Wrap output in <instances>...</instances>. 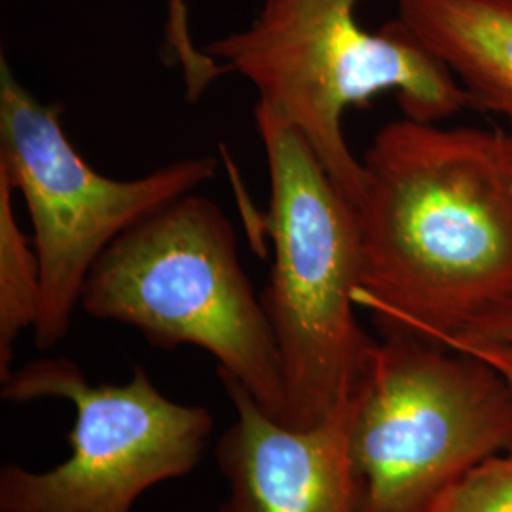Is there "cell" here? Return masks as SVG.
Instances as JSON below:
<instances>
[{
    "label": "cell",
    "instance_id": "8fae6325",
    "mask_svg": "<svg viewBox=\"0 0 512 512\" xmlns=\"http://www.w3.org/2000/svg\"><path fill=\"white\" fill-rule=\"evenodd\" d=\"M433 512H512V446L476 463Z\"/></svg>",
    "mask_w": 512,
    "mask_h": 512
},
{
    "label": "cell",
    "instance_id": "5bb4252c",
    "mask_svg": "<svg viewBox=\"0 0 512 512\" xmlns=\"http://www.w3.org/2000/svg\"><path fill=\"white\" fill-rule=\"evenodd\" d=\"M511 128H512V122H511Z\"/></svg>",
    "mask_w": 512,
    "mask_h": 512
},
{
    "label": "cell",
    "instance_id": "4fadbf2b",
    "mask_svg": "<svg viewBox=\"0 0 512 512\" xmlns=\"http://www.w3.org/2000/svg\"><path fill=\"white\" fill-rule=\"evenodd\" d=\"M459 351H467L478 359L494 366L495 370L509 382L512 387V342H478L459 346Z\"/></svg>",
    "mask_w": 512,
    "mask_h": 512
},
{
    "label": "cell",
    "instance_id": "9c48e42d",
    "mask_svg": "<svg viewBox=\"0 0 512 512\" xmlns=\"http://www.w3.org/2000/svg\"><path fill=\"white\" fill-rule=\"evenodd\" d=\"M397 19L456 76L469 107L512 122V0H395Z\"/></svg>",
    "mask_w": 512,
    "mask_h": 512
},
{
    "label": "cell",
    "instance_id": "ba28073f",
    "mask_svg": "<svg viewBox=\"0 0 512 512\" xmlns=\"http://www.w3.org/2000/svg\"><path fill=\"white\" fill-rule=\"evenodd\" d=\"M219 380L236 412L215 448L228 482L219 512H355L348 454L355 391L319 425L294 429L236 378L219 372Z\"/></svg>",
    "mask_w": 512,
    "mask_h": 512
},
{
    "label": "cell",
    "instance_id": "277c9868",
    "mask_svg": "<svg viewBox=\"0 0 512 512\" xmlns=\"http://www.w3.org/2000/svg\"><path fill=\"white\" fill-rule=\"evenodd\" d=\"M80 306L139 330L152 348L196 346L281 421L285 389L274 330L217 203L196 192L167 203L93 264Z\"/></svg>",
    "mask_w": 512,
    "mask_h": 512
},
{
    "label": "cell",
    "instance_id": "30bf717a",
    "mask_svg": "<svg viewBox=\"0 0 512 512\" xmlns=\"http://www.w3.org/2000/svg\"><path fill=\"white\" fill-rule=\"evenodd\" d=\"M16 188L0 173V380L10 378L14 346L23 330L35 329L40 310V264L33 239L19 228Z\"/></svg>",
    "mask_w": 512,
    "mask_h": 512
},
{
    "label": "cell",
    "instance_id": "8992f818",
    "mask_svg": "<svg viewBox=\"0 0 512 512\" xmlns=\"http://www.w3.org/2000/svg\"><path fill=\"white\" fill-rule=\"evenodd\" d=\"M0 173L31 217L42 285L33 332L46 351L69 334L99 256L129 228L211 181L217 160L184 158L129 181L97 173L65 135L59 107L38 101L2 57Z\"/></svg>",
    "mask_w": 512,
    "mask_h": 512
},
{
    "label": "cell",
    "instance_id": "6da1fadb",
    "mask_svg": "<svg viewBox=\"0 0 512 512\" xmlns=\"http://www.w3.org/2000/svg\"><path fill=\"white\" fill-rule=\"evenodd\" d=\"M361 162L357 306L382 334L512 342V128L403 118Z\"/></svg>",
    "mask_w": 512,
    "mask_h": 512
},
{
    "label": "cell",
    "instance_id": "7a4b0ae2",
    "mask_svg": "<svg viewBox=\"0 0 512 512\" xmlns=\"http://www.w3.org/2000/svg\"><path fill=\"white\" fill-rule=\"evenodd\" d=\"M359 0H262L247 29L205 52L247 78L258 107L293 126L349 202L363 192V162L349 150L344 114L395 92L404 118L437 124L469 107L456 76L399 19L378 33L355 16Z\"/></svg>",
    "mask_w": 512,
    "mask_h": 512
},
{
    "label": "cell",
    "instance_id": "3957f363",
    "mask_svg": "<svg viewBox=\"0 0 512 512\" xmlns=\"http://www.w3.org/2000/svg\"><path fill=\"white\" fill-rule=\"evenodd\" d=\"M255 126L270 173L274 264L260 300L281 359V423L310 429L359 387L378 346L357 319L359 220L293 126L258 105Z\"/></svg>",
    "mask_w": 512,
    "mask_h": 512
},
{
    "label": "cell",
    "instance_id": "5b68a950",
    "mask_svg": "<svg viewBox=\"0 0 512 512\" xmlns=\"http://www.w3.org/2000/svg\"><path fill=\"white\" fill-rule=\"evenodd\" d=\"M512 446V387L459 349L385 332L353 393L355 512H433L476 463Z\"/></svg>",
    "mask_w": 512,
    "mask_h": 512
},
{
    "label": "cell",
    "instance_id": "7c38bea8",
    "mask_svg": "<svg viewBox=\"0 0 512 512\" xmlns=\"http://www.w3.org/2000/svg\"><path fill=\"white\" fill-rule=\"evenodd\" d=\"M165 46L169 61L183 73H196L205 65V54L194 44L190 35L186 0H167Z\"/></svg>",
    "mask_w": 512,
    "mask_h": 512
},
{
    "label": "cell",
    "instance_id": "52a82bcc",
    "mask_svg": "<svg viewBox=\"0 0 512 512\" xmlns=\"http://www.w3.org/2000/svg\"><path fill=\"white\" fill-rule=\"evenodd\" d=\"M21 404L63 399L76 412L71 456L50 471L0 469V512H131L150 488L196 469L213 414L167 399L145 370L128 384L92 385L71 359H37L2 382Z\"/></svg>",
    "mask_w": 512,
    "mask_h": 512
}]
</instances>
